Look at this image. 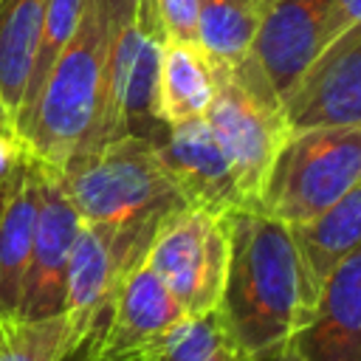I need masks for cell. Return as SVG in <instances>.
Here are the masks:
<instances>
[{
  "label": "cell",
  "mask_w": 361,
  "mask_h": 361,
  "mask_svg": "<svg viewBox=\"0 0 361 361\" xmlns=\"http://www.w3.org/2000/svg\"><path fill=\"white\" fill-rule=\"evenodd\" d=\"M223 220L228 271L217 310L245 355L290 344L319 296L290 226L251 206L231 209Z\"/></svg>",
  "instance_id": "obj_1"
},
{
  "label": "cell",
  "mask_w": 361,
  "mask_h": 361,
  "mask_svg": "<svg viewBox=\"0 0 361 361\" xmlns=\"http://www.w3.org/2000/svg\"><path fill=\"white\" fill-rule=\"evenodd\" d=\"M104 48L107 0H85L76 34L17 127L23 147L59 172L93 135L102 107Z\"/></svg>",
  "instance_id": "obj_2"
},
{
  "label": "cell",
  "mask_w": 361,
  "mask_h": 361,
  "mask_svg": "<svg viewBox=\"0 0 361 361\" xmlns=\"http://www.w3.org/2000/svg\"><path fill=\"white\" fill-rule=\"evenodd\" d=\"M62 180L82 223H104L121 231L155 234L169 214L189 206L155 144L138 135L73 158L62 169Z\"/></svg>",
  "instance_id": "obj_3"
},
{
  "label": "cell",
  "mask_w": 361,
  "mask_h": 361,
  "mask_svg": "<svg viewBox=\"0 0 361 361\" xmlns=\"http://www.w3.org/2000/svg\"><path fill=\"white\" fill-rule=\"evenodd\" d=\"M161 45L164 28L152 0H107L102 107L90 141L73 158L96 152L127 135L155 144L166 133L158 118Z\"/></svg>",
  "instance_id": "obj_4"
},
{
  "label": "cell",
  "mask_w": 361,
  "mask_h": 361,
  "mask_svg": "<svg viewBox=\"0 0 361 361\" xmlns=\"http://www.w3.org/2000/svg\"><path fill=\"white\" fill-rule=\"evenodd\" d=\"M361 180V124L288 133L251 209L302 226Z\"/></svg>",
  "instance_id": "obj_5"
},
{
  "label": "cell",
  "mask_w": 361,
  "mask_h": 361,
  "mask_svg": "<svg viewBox=\"0 0 361 361\" xmlns=\"http://www.w3.org/2000/svg\"><path fill=\"white\" fill-rule=\"evenodd\" d=\"M214 76L217 87L206 121L234 172L245 206H254L279 147L290 133L282 99L271 87L254 54L237 68L214 65Z\"/></svg>",
  "instance_id": "obj_6"
},
{
  "label": "cell",
  "mask_w": 361,
  "mask_h": 361,
  "mask_svg": "<svg viewBox=\"0 0 361 361\" xmlns=\"http://www.w3.org/2000/svg\"><path fill=\"white\" fill-rule=\"evenodd\" d=\"M186 316H203L223 299L228 271V231L220 214L186 206L169 214L144 259Z\"/></svg>",
  "instance_id": "obj_7"
},
{
  "label": "cell",
  "mask_w": 361,
  "mask_h": 361,
  "mask_svg": "<svg viewBox=\"0 0 361 361\" xmlns=\"http://www.w3.org/2000/svg\"><path fill=\"white\" fill-rule=\"evenodd\" d=\"M152 237L155 234L121 231L104 223H82L68 265L65 293V319L73 344L71 355L87 347L102 330L121 282L147 259Z\"/></svg>",
  "instance_id": "obj_8"
},
{
  "label": "cell",
  "mask_w": 361,
  "mask_h": 361,
  "mask_svg": "<svg viewBox=\"0 0 361 361\" xmlns=\"http://www.w3.org/2000/svg\"><path fill=\"white\" fill-rule=\"evenodd\" d=\"M79 228L82 217L65 189L62 172L37 161V223L17 322H39L65 313L68 265Z\"/></svg>",
  "instance_id": "obj_9"
},
{
  "label": "cell",
  "mask_w": 361,
  "mask_h": 361,
  "mask_svg": "<svg viewBox=\"0 0 361 361\" xmlns=\"http://www.w3.org/2000/svg\"><path fill=\"white\" fill-rule=\"evenodd\" d=\"M183 319L186 313L180 302L169 293L158 274L141 262L121 282L102 330L87 347L79 350L82 361H149L161 341Z\"/></svg>",
  "instance_id": "obj_10"
},
{
  "label": "cell",
  "mask_w": 361,
  "mask_h": 361,
  "mask_svg": "<svg viewBox=\"0 0 361 361\" xmlns=\"http://www.w3.org/2000/svg\"><path fill=\"white\" fill-rule=\"evenodd\" d=\"M290 133L361 124V25L338 34L282 96Z\"/></svg>",
  "instance_id": "obj_11"
},
{
  "label": "cell",
  "mask_w": 361,
  "mask_h": 361,
  "mask_svg": "<svg viewBox=\"0 0 361 361\" xmlns=\"http://www.w3.org/2000/svg\"><path fill=\"white\" fill-rule=\"evenodd\" d=\"M336 0H262L254 59L282 99L330 45Z\"/></svg>",
  "instance_id": "obj_12"
},
{
  "label": "cell",
  "mask_w": 361,
  "mask_h": 361,
  "mask_svg": "<svg viewBox=\"0 0 361 361\" xmlns=\"http://www.w3.org/2000/svg\"><path fill=\"white\" fill-rule=\"evenodd\" d=\"M155 149L189 206L220 217L245 206L234 172L206 118L166 127V133L155 141Z\"/></svg>",
  "instance_id": "obj_13"
},
{
  "label": "cell",
  "mask_w": 361,
  "mask_h": 361,
  "mask_svg": "<svg viewBox=\"0 0 361 361\" xmlns=\"http://www.w3.org/2000/svg\"><path fill=\"white\" fill-rule=\"evenodd\" d=\"M290 347L305 361H361V245L327 274Z\"/></svg>",
  "instance_id": "obj_14"
},
{
  "label": "cell",
  "mask_w": 361,
  "mask_h": 361,
  "mask_svg": "<svg viewBox=\"0 0 361 361\" xmlns=\"http://www.w3.org/2000/svg\"><path fill=\"white\" fill-rule=\"evenodd\" d=\"M37 223V161L23 147L0 206V336L17 324Z\"/></svg>",
  "instance_id": "obj_15"
},
{
  "label": "cell",
  "mask_w": 361,
  "mask_h": 361,
  "mask_svg": "<svg viewBox=\"0 0 361 361\" xmlns=\"http://www.w3.org/2000/svg\"><path fill=\"white\" fill-rule=\"evenodd\" d=\"M217 76L212 59L195 42L166 39L158 59V118L164 127L206 118Z\"/></svg>",
  "instance_id": "obj_16"
},
{
  "label": "cell",
  "mask_w": 361,
  "mask_h": 361,
  "mask_svg": "<svg viewBox=\"0 0 361 361\" xmlns=\"http://www.w3.org/2000/svg\"><path fill=\"white\" fill-rule=\"evenodd\" d=\"M290 231L305 259V268L319 290L327 274L353 248L361 245V180L313 220L290 226Z\"/></svg>",
  "instance_id": "obj_17"
},
{
  "label": "cell",
  "mask_w": 361,
  "mask_h": 361,
  "mask_svg": "<svg viewBox=\"0 0 361 361\" xmlns=\"http://www.w3.org/2000/svg\"><path fill=\"white\" fill-rule=\"evenodd\" d=\"M48 0H0V102L11 121L25 102Z\"/></svg>",
  "instance_id": "obj_18"
},
{
  "label": "cell",
  "mask_w": 361,
  "mask_h": 361,
  "mask_svg": "<svg viewBox=\"0 0 361 361\" xmlns=\"http://www.w3.org/2000/svg\"><path fill=\"white\" fill-rule=\"evenodd\" d=\"M262 0H200L197 45L223 68L243 65L254 51Z\"/></svg>",
  "instance_id": "obj_19"
},
{
  "label": "cell",
  "mask_w": 361,
  "mask_h": 361,
  "mask_svg": "<svg viewBox=\"0 0 361 361\" xmlns=\"http://www.w3.org/2000/svg\"><path fill=\"white\" fill-rule=\"evenodd\" d=\"M149 361H251V355L243 353L223 313L214 307L203 316H186Z\"/></svg>",
  "instance_id": "obj_20"
},
{
  "label": "cell",
  "mask_w": 361,
  "mask_h": 361,
  "mask_svg": "<svg viewBox=\"0 0 361 361\" xmlns=\"http://www.w3.org/2000/svg\"><path fill=\"white\" fill-rule=\"evenodd\" d=\"M82 11H85V0H48L45 17H42V28H39V39H37V51H34L31 79H28V87H25V102H23V110L17 116L14 130L25 118V113H28L31 102L37 99V93H39L45 76L51 73L54 62L62 56V51L68 48L71 37L76 34Z\"/></svg>",
  "instance_id": "obj_21"
},
{
  "label": "cell",
  "mask_w": 361,
  "mask_h": 361,
  "mask_svg": "<svg viewBox=\"0 0 361 361\" xmlns=\"http://www.w3.org/2000/svg\"><path fill=\"white\" fill-rule=\"evenodd\" d=\"M71 350L65 313L39 322H17L0 336V361H65Z\"/></svg>",
  "instance_id": "obj_22"
},
{
  "label": "cell",
  "mask_w": 361,
  "mask_h": 361,
  "mask_svg": "<svg viewBox=\"0 0 361 361\" xmlns=\"http://www.w3.org/2000/svg\"><path fill=\"white\" fill-rule=\"evenodd\" d=\"M164 37L197 45V6L200 0H152Z\"/></svg>",
  "instance_id": "obj_23"
},
{
  "label": "cell",
  "mask_w": 361,
  "mask_h": 361,
  "mask_svg": "<svg viewBox=\"0 0 361 361\" xmlns=\"http://www.w3.org/2000/svg\"><path fill=\"white\" fill-rule=\"evenodd\" d=\"M361 25V0H336L333 6V25H330V42L344 34L347 28Z\"/></svg>",
  "instance_id": "obj_24"
},
{
  "label": "cell",
  "mask_w": 361,
  "mask_h": 361,
  "mask_svg": "<svg viewBox=\"0 0 361 361\" xmlns=\"http://www.w3.org/2000/svg\"><path fill=\"white\" fill-rule=\"evenodd\" d=\"M251 361H305L290 344H282L276 350H268V353H259V355H251Z\"/></svg>",
  "instance_id": "obj_25"
},
{
  "label": "cell",
  "mask_w": 361,
  "mask_h": 361,
  "mask_svg": "<svg viewBox=\"0 0 361 361\" xmlns=\"http://www.w3.org/2000/svg\"><path fill=\"white\" fill-rule=\"evenodd\" d=\"M0 130H14V121H11L8 110L3 107V102H0ZM14 133H17V130H14Z\"/></svg>",
  "instance_id": "obj_26"
}]
</instances>
